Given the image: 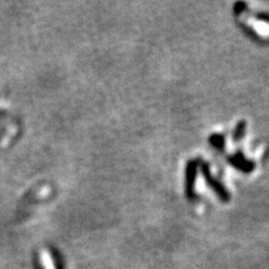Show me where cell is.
Returning <instances> with one entry per match:
<instances>
[{"mask_svg":"<svg viewBox=\"0 0 269 269\" xmlns=\"http://www.w3.org/2000/svg\"><path fill=\"white\" fill-rule=\"evenodd\" d=\"M42 263L44 265L45 269H55V268H54V265H53L51 256L48 255L47 251H43V253H42Z\"/></svg>","mask_w":269,"mask_h":269,"instance_id":"6da1fadb","label":"cell"}]
</instances>
